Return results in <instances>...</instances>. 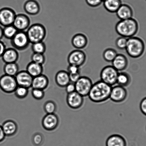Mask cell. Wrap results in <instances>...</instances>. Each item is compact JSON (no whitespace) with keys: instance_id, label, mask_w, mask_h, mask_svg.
Wrapping results in <instances>:
<instances>
[{"instance_id":"obj_1","label":"cell","mask_w":146,"mask_h":146,"mask_svg":"<svg viewBox=\"0 0 146 146\" xmlns=\"http://www.w3.org/2000/svg\"><path fill=\"white\" fill-rule=\"evenodd\" d=\"M112 86L100 80L93 84L88 96L95 103L105 102L109 99Z\"/></svg>"},{"instance_id":"obj_2","label":"cell","mask_w":146,"mask_h":146,"mask_svg":"<svg viewBox=\"0 0 146 146\" xmlns=\"http://www.w3.org/2000/svg\"><path fill=\"white\" fill-rule=\"evenodd\" d=\"M139 29L138 21L133 18L120 20L117 23L115 30L120 36L129 38L135 36Z\"/></svg>"},{"instance_id":"obj_3","label":"cell","mask_w":146,"mask_h":146,"mask_svg":"<svg viewBox=\"0 0 146 146\" xmlns=\"http://www.w3.org/2000/svg\"><path fill=\"white\" fill-rule=\"evenodd\" d=\"M125 50L131 58H137L142 56L145 52V45L141 38L133 36L128 38Z\"/></svg>"},{"instance_id":"obj_4","label":"cell","mask_w":146,"mask_h":146,"mask_svg":"<svg viewBox=\"0 0 146 146\" xmlns=\"http://www.w3.org/2000/svg\"><path fill=\"white\" fill-rule=\"evenodd\" d=\"M26 32L31 44L43 41L47 34L45 27L43 24L38 23L30 25Z\"/></svg>"},{"instance_id":"obj_5","label":"cell","mask_w":146,"mask_h":146,"mask_svg":"<svg viewBox=\"0 0 146 146\" xmlns=\"http://www.w3.org/2000/svg\"><path fill=\"white\" fill-rule=\"evenodd\" d=\"M119 73V72L112 65L106 66L100 73L101 80L112 87L117 84Z\"/></svg>"},{"instance_id":"obj_6","label":"cell","mask_w":146,"mask_h":146,"mask_svg":"<svg viewBox=\"0 0 146 146\" xmlns=\"http://www.w3.org/2000/svg\"><path fill=\"white\" fill-rule=\"evenodd\" d=\"M13 48L18 51L27 49L31 44L26 31H18L11 40Z\"/></svg>"},{"instance_id":"obj_7","label":"cell","mask_w":146,"mask_h":146,"mask_svg":"<svg viewBox=\"0 0 146 146\" xmlns=\"http://www.w3.org/2000/svg\"><path fill=\"white\" fill-rule=\"evenodd\" d=\"M18 86L15 77L4 74L0 77V88L3 92L12 94Z\"/></svg>"},{"instance_id":"obj_8","label":"cell","mask_w":146,"mask_h":146,"mask_svg":"<svg viewBox=\"0 0 146 146\" xmlns=\"http://www.w3.org/2000/svg\"><path fill=\"white\" fill-rule=\"evenodd\" d=\"M93 84L92 80L89 77L81 76L75 83V91L83 97L88 96Z\"/></svg>"},{"instance_id":"obj_9","label":"cell","mask_w":146,"mask_h":146,"mask_svg":"<svg viewBox=\"0 0 146 146\" xmlns=\"http://www.w3.org/2000/svg\"><path fill=\"white\" fill-rule=\"evenodd\" d=\"M17 14L12 8L5 7L0 9V25L4 27L12 25Z\"/></svg>"},{"instance_id":"obj_10","label":"cell","mask_w":146,"mask_h":146,"mask_svg":"<svg viewBox=\"0 0 146 146\" xmlns=\"http://www.w3.org/2000/svg\"><path fill=\"white\" fill-rule=\"evenodd\" d=\"M87 56L85 52L81 50L76 49L71 51L69 54L67 61L69 65L81 67L85 63Z\"/></svg>"},{"instance_id":"obj_11","label":"cell","mask_w":146,"mask_h":146,"mask_svg":"<svg viewBox=\"0 0 146 146\" xmlns=\"http://www.w3.org/2000/svg\"><path fill=\"white\" fill-rule=\"evenodd\" d=\"M128 96V92L125 87L119 85L112 87L109 99L113 102L121 103L125 101Z\"/></svg>"},{"instance_id":"obj_12","label":"cell","mask_w":146,"mask_h":146,"mask_svg":"<svg viewBox=\"0 0 146 146\" xmlns=\"http://www.w3.org/2000/svg\"><path fill=\"white\" fill-rule=\"evenodd\" d=\"M66 100L69 107L73 110L81 108L84 104V97L76 91L67 94Z\"/></svg>"},{"instance_id":"obj_13","label":"cell","mask_w":146,"mask_h":146,"mask_svg":"<svg viewBox=\"0 0 146 146\" xmlns=\"http://www.w3.org/2000/svg\"><path fill=\"white\" fill-rule=\"evenodd\" d=\"M31 19L26 14H17L13 25L18 31H25L31 25Z\"/></svg>"},{"instance_id":"obj_14","label":"cell","mask_w":146,"mask_h":146,"mask_svg":"<svg viewBox=\"0 0 146 146\" xmlns=\"http://www.w3.org/2000/svg\"><path fill=\"white\" fill-rule=\"evenodd\" d=\"M59 123L58 116L55 113L47 114L43 118L42 125L47 131H53L57 128Z\"/></svg>"},{"instance_id":"obj_15","label":"cell","mask_w":146,"mask_h":146,"mask_svg":"<svg viewBox=\"0 0 146 146\" xmlns=\"http://www.w3.org/2000/svg\"><path fill=\"white\" fill-rule=\"evenodd\" d=\"M18 86L28 89L31 88L33 77L26 70L19 71L15 76Z\"/></svg>"},{"instance_id":"obj_16","label":"cell","mask_w":146,"mask_h":146,"mask_svg":"<svg viewBox=\"0 0 146 146\" xmlns=\"http://www.w3.org/2000/svg\"><path fill=\"white\" fill-rule=\"evenodd\" d=\"M23 8L27 14L32 16L38 15L41 11L39 3L36 0H27L24 3Z\"/></svg>"},{"instance_id":"obj_17","label":"cell","mask_w":146,"mask_h":146,"mask_svg":"<svg viewBox=\"0 0 146 146\" xmlns=\"http://www.w3.org/2000/svg\"><path fill=\"white\" fill-rule=\"evenodd\" d=\"M1 58L5 64L17 63L19 58V54L13 48H7Z\"/></svg>"},{"instance_id":"obj_18","label":"cell","mask_w":146,"mask_h":146,"mask_svg":"<svg viewBox=\"0 0 146 146\" xmlns=\"http://www.w3.org/2000/svg\"><path fill=\"white\" fill-rule=\"evenodd\" d=\"M88 38L85 34L81 33L74 35L71 38L73 46L77 49L81 50L85 48L88 45Z\"/></svg>"},{"instance_id":"obj_19","label":"cell","mask_w":146,"mask_h":146,"mask_svg":"<svg viewBox=\"0 0 146 146\" xmlns=\"http://www.w3.org/2000/svg\"><path fill=\"white\" fill-rule=\"evenodd\" d=\"M111 62L112 66L119 72L124 71L126 69L128 65V58L122 54H118Z\"/></svg>"},{"instance_id":"obj_20","label":"cell","mask_w":146,"mask_h":146,"mask_svg":"<svg viewBox=\"0 0 146 146\" xmlns=\"http://www.w3.org/2000/svg\"><path fill=\"white\" fill-rule=\"evenodd\" d=\"M116 13L117 17L120 20L132 18L133 15V9L129 5L126 4H121Z\"/></svg>"},{"instance_id":"obj_21","label":"cell","mask_w":146,"mask_h":146,"mask_svg":"<svg viewBox=\"0 0 146 146\" xmlns=\"http://www.w3.org/2000/svg\"><path fill=\"white\" fill-rule=\"evenodd\" d=\"M49 80L46 76L43 74L33 78L31 88L44 90L48 87Z\"/></svg>"},{"instance_id":"obj_22","label":"cell","mask_w":146,"mask_h":146,"mask_svg":"<svg viewBox=\"0 0 146 146\" xmlns=\"http://www.w3.org/2000/svg\"><path fill=\"white\" fill-rule=\"evenodd\" d=\"M127 141L122 135L114 134L110 135L106 141V146H127Z\"/></svg>"},{"instance_id":"obj_23","label":"cell","mask_w":146,"mask_h":146,"mask_svg":"<svg viewBox=\"0 0 146 146\" xmlns=\"http://www.w3.org/2000/svg\"><path fill=\"white\" fill-rule=\"evenodd\" d=\"M1 127L6 137L12 136L15 135L18 131V125L16 123L12 120L5 121Z\"/></svg>"},{"instance_id":"obj_24","label":"cell","mask_w":146,"mask_h":146,"mask_svg":"<svg viewBox=\"0 0 146 146\" xmlns=\"http://www.w3.org/2000/svg\"><path fill=\"white\" fill-rule=\"evenodd\" d=\"M55 81L59 86L65 87L71 82L69 74L67 71L64 70L58 71L56 74Z\"/></svg>"},{"instance_id":"obj_25","label":"cell","mask_w":146,"mask_h":146,"mask_svg":"<svg viewBox=\"0 0 146 146\" xmlns=\"http://www.w3.org/2000/svg\"><path fill=\"white\" fill-rule=\"evenodd\" d=\"M27 72L33 77H34L43 74V67L42 65L31 62L27 65Z\"/></svg>"},{"instance_id":"obj_26","label":"cell","mask_w":146,"mask_h":146,"mask_svg":"<svg viewBox=\"0 0 146 146\" xmlns=\"http://www.w3.org/2000/svg\"><path fill=\"white\" fill-rule=\"evenodd\" d=\"M103 3L105 9L111 13H116L123 4L121 0H105Z\"/></svg>"},{"instance_id":"obj_27","label":"cell","mask_w":146,"mask_h":146,"mask_svg":"<svg viewBox=\"0 0 146 146\" xmlns=\"http://www.w3.org/2000/svg\"><path fill=\"white\" fill-rule=\"evenodd\" d=\"M131 81V77L128 73L123 71L119 73L117 81V85L124 87H128Z\"/></svg>"},{"instance_id":"obj_28","label":"cell","mask_w":146,"mask_h":146,"mask_svg":"<svg viewBox=\"0 0 146 146\" xmlns=\"http://www.w3.org/2000/svg\"><path fill=\"white\" fill-rule=\"evenodd\" d=\"M3 70L5 74L15 77L19 71V66L17 63L5 64Z\"/></svg>"},{"instance_id":"obj_29","label":"cell","mask_w":146,"mask_h":146,"mask_svg":"<svg viewBox=\"0 0 146 146\" xmlns=\"http://www.w3.org/2000/svg\"><path fill=\"white\" fill-rule=\"evenodd\" d=\"M118 54L117 51L113 48H107L103 53V58L107 62H112Z\"/></svg>"},{"instance_id":"obj_30","label":"cell","mask_w":146,"mask_h":146,"mask_svg":"<svg viewBox=\"0 0 146 146\" xmlns=\"http://www.w3.org/2000/svg\"><path fill=\"white\" fill-rule=\"evenodd\" d=\"M18 31L13 25L4 27L3 30V36L7 39L11 40Z\"/></svg>"},{"instance_id":"obj_31","label":"cell","mask_w":146,"mask_h":146,"mask_svg":"<svg viewBox=\"0 0 146 146\" xmlns=\"http://www.w3.org/2000/svg\"><path fill=\"white\" fill-rule=\"evenodd\" d=\"M31 49L34 53L44 54L46 50V46L43 41L32 44Z\"/></svg>"},{"instance_id":"obj_32","label":"cell","mask_w":146,"mask_h":146,"mask_svg":"<svg viewBox=\"0 0 146 146\" xmlns=\"http://www.w3.org/2000/svg\"><path fill=\"white\" fill-rule=\"evenodd\" d=\"M31 62L43 65L45 63L46 58L44 54L34 53L31 57Z\"/></svg>"},{"instance_id":"obj_33","label":"cell","mask_w":146,"mask_h":146,"mask_svg":"<svg viewBox=\"0 0 146 146\" xmlns=\"http://www.w3.org/2000/svg\"><path fill=\"white\" fill-rule=\"evenodd\" d=\"M28 92L29 89L23 87L18 86L14 93L17 98L22 99L27 96Z\"/></svg>"},{"instance_id":"obj_34","label":"cell","mask_w":146,"mask_h":146,"mask_svg":"<svg viewBox=\"0 0 146 146\" xmlns=\"http://www.w3.org/2000/svg\"><path fill=\"white\" fill-rule=\"evenodd\" d=\"M44 111L47 114L55 113L57 110V106L55 103L52 101L47 102L44 106Z\"/></svg>"},{"instance_id":"obj_35","label":"cell","mask_w":146,"mask_h":146,"mask_svg":"<svg viewBox=\"0 0 146 146\" xmlns=\"http://www.w3.org/2000/svg\"><path fill=\"white\" fill-rule=\"evenodd\" d=\"M128 38L125 37L120 36L117 38L115 41V45L117 48L120 50H124L126 47Z\"/></svg>"},{"instance_id":"obj_36","label":"cell","mask_w":146,"mask_h":146,"mask_svg":"<svg viewBox=\"0 0 146 146\" xmlns=\"http://www.w3.org/2000/svg\"><path fill=\"white\" fill-rule=\"evenodd\" d=\"M31 94L34 98L37 100H41L45 95L44 90L39 89L32 88Z\"/></svg>"},{"instance_id":"obj_37","label":"cell","mask_w":146,"mask_h":146,"mask_svg":"<svg viewBox=\"0 0 146 146\" xmlns=\"http://www.w3.org/2000/svg\"><path fill=\"white\" fill-rule=\"evenodd\" d=\"M33 141L35 145H41L43 141V137L41 134L37 133L34 134L33 138Z\"/></svg>"},{"instance_id":"obj_38","label":"cell","mask_w":146,"mask_h":146,"mask_svg":"<svg viewBox=\"0 0 146 146\" xmlns=\"http://www.w3.org/2000/svg\"><path fill=\"white\" fill-rule=\"evenodd\" d=\"M67 71L69 74L81 73V68L80 67L75 65H69L67 68Z\"/></svg>"},{"instance_id":"obj_39","label":"cell","mask_w":146,"mask_h":146,"mask_svg":"<svg viewBox=\"0 0 146 146\" xmlns=\"http://www.w3.org/2000/svg\"><path fill=\"white\" fill-rule=\"evenodd\" d=\"M85 1L89 6L93 8L99 6L103 2L102 0H85Z\"/></svg>"},{"instance_id":"obj_40","label":"cell","mask_w":146,"mask_h":146,"mask_svg":"<svg viewBox=\"0 0 146 146\" xmlns=\"http://www.w3.org/2000/svg\"><path fill=\"white\" fill-rule=\"evenodd\" d=\"M65 91L67 94H70L74 92L75 91V84L72 82H70L68 85L65 87Z\"/></svg>"},{"instance_id":"obj_41","label":"cell","mask_w":146,"mask_h":146,"mask_svg":"<svg viewBox=\"0 0 146 146\" xmlns=\"http://www.w3.org/2000/svg\"><path fill=\"white\" fill-rule=\"evenodd\" d=\"M140 108L142 113L146 116V97L141 100L140 104Z\"/></svg>"},{"instance_id":"obj_42","label":"cell","mask_w":146,"mask_h":146,"mask_svg":"<svg viewBox=\"0 0 146 146\" xmlns=\"http://www.w3.org/2000/svg\"><path fill=\"white\" fill-rule=\"evenodd\" d=\"M81 76V73H76V74H69L70 82H71L75 83L79 79Z\"/></svg>"},{"instance_id":"obj_43","label":"cell","mask_w":146,"mask_h":146,"mask_svg":"<svg viewBox=\"0 0 146 146\" xmlns=\"http://www.w3.org/2000/svg\"><path fill=\"white\" fill-rule=\"evenodd\" d=\"M6 48V46L4 43L0 40V58L2 56Z\"/></svg>"},{"instance_id":"obj_44","label":"cell","mask_w":146,"mask_h":146,"mask_svg":"<svg viewBox=\"0 0 146 146\" xmlns=\"http://www.w3.org/2000/svg\"><path fill=\"white\" fill-rule=\"evenodd\" d=\"M6 136L3 131L1 125H0V143L2 142L5 139Z\"/></svg>"},{"instance_id":"obj_45","label":"cell","mask_w":146,"mask_h":146,"mask_svg":"<svg viewBox=\"0 0 146 146\" xmlns=\"http://www.w3.org/2000/svg\"><path fill=\"white\" fill-rule=\"evenodd\" d=\"M3 30V28L2 26L0 25V40H1L3 37H4Z\"/></svg>"},{"instance_id":"obj_46","label":"cell","mask_w":146,"mask_h":146,"mask_svg":"<svg viewBox=\"0 0 146 146\" xmlns=\"http://www.w3.org/2000/svg\"><path fill=\"white\" fill-rule=\"evenodd\" d=\"M102 1H103H103H105V0H102Z\"/></svg>"},{"instance_id":"obj_47","label":"cell","mask_w":146,"mask_h":146,"mask_svg":"<svg viewBox=\"0 0 146 146\" xmlns=\"http://www.w3.org/2000/svg\"></svg>"}]
</instances>
